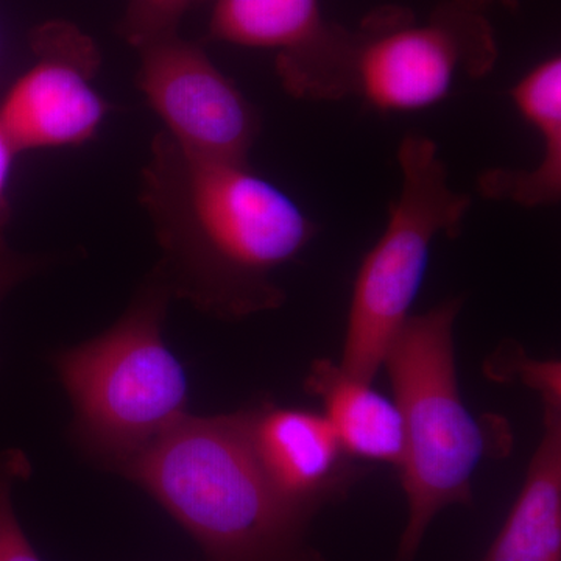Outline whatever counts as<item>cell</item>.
Here are the masks:
<instances>
[{
    "label": "cell",
    "instance_id": "6da1fadb",
    "mask_svg": "<svg viewBox=\"0 0 561 561\" xmlns=\"http://www.w3.org/2000/svg\"><path fill=\"white\" fill-rule=\"evenodd\" d=\"M140 203L172 298L220 320L279 309L287 297L273 276L317 234L300 205L249 162L198 157L165 131L151 140Z\"/></svg>",
    "mask_w": 561,
    "mask_h": 561
},
{
    "label": "cell",
    "instance_id": "7a4b0ae2",
    "mask_svg": "<svg viewBox=\"0 0 561 561\" xmlns=\"http://www.w3.org/2000/svg\"><path fill=\"white\" fill-rule=\"evenodd\" d=\"M117 472L160 502L208 561H327L308 540L312 518L261 467L247 409L186 413Z\"/></svg>",
    "mask_w": 561,
    "mask_h": 561
},
{
    "label": "cell",
    "instance_id": "3957f363",
    "mask_svg": "<svg viewBox=\"0 0 561 561\" xmlns=\"http://www.w3.org/2000/svg\"><path fill=\"white\" fill-rule=\"evenodd\" d=\"M496 57L481 11L456 0L419 24L408 11L382 10L356 32L331 25L319 44L284 61L278 77L297 99L357 98L379 113H408L445 101L461 76H485Z\"/></svg>",
    "mask_w": 561,
    "mask_h": 561
},
{
    "label": "cell",
    "instance_id": "277c9868",
    "mask_svg": "<svg viewBox=\"0 0 561 561\" xmlns=\"http://www.w3.org/2000/svg\"><path fill=\"white\" fill-rule=\"evenodd\" d=\"M171 300L153 268L108 331L55 354V370L73 405V438L111 471L187 413L186 371L162 337Z\"/></svg>",
    "mask_w": 561,
    "mask_h": 561
},
{
    "label": "cell",
    "instance_id": "5b68a950",
    "mask_svg": "<svg viewBox=\"0 0 561 561\" xmlns=\"http://www.w3.org/2000/svg\"><path fill=\"white\" fill-rule=\"evenodd\" d=\"M461 298L409 316L382 367L404 430L400 468L408 522L394 561H413L431 524L451 505L472 501V478L490 453L489 437L461 400L454 328Z\"/></svg>",
    "mask_w": 561,
    "mask_h": 561
},
{
    "label": "cell",
    "instance_id": "8992f818",
    "mask_svg": "<svg viewBox=\"0 0 561 561\" xmlns=\"http://www.w3.org/2000/svg\"><path fill=\"white\" fill-rule=\"evenodd\" d=\"M401 190L391 202L379 241L362 261L354 279L343 339V371L375 381L394 335L411 316L440 234L456 238L471 198L453 190L437 144L408 135L398 149Z\"/></svg>",
    "mask_w": 561,
    "mask_h": 561
},
{
    "label": "cell",
    "instance_id": "52a82bcc",
    "mask_svg": "<svg viewBox=\"0 0 561 561\" xmlns=\"http://www.w3.org/2000/svg\"><path fill=\"white\" fill-rule=\"evenodd\" d=\"M139 54V90L180 147L198 157L249 162L260 113L205 49L173 35Z\"/></svg>",
    "mask_w": 561,
    "mask_h": 561
},
{
    "label": "cell",
    "instance_id": "ba28073f",
    "mask_svg": "<svg viewBox=\"0 0 561 561\" xmlns=\"http://www.w3.org/2000/svg\"><path fill=\"white\" fill-rule=\"evenodd\" d=\"M31 44L35 62L0 102V128L16 153L88 142L110 113L94 88L98 46L65 21L39 25Z\"/></svg>",
    "mask_w": 561,
    "mask_h": 561
},
{
    "label": "cell",
    "instance_id": "9c48e42d",
    "mask_svg": "<svg viewBox=\"0 0 561 561\" xmlns=\"http://www.w3.org/2000/svg\"><path fill=\"white\" fill-rule=\"evenodd\" d=\"M247 411L251 445L265 474L280 496L309 518L342 500L356 482L360 470L323 413L273 402Z\"/></svg>",
    "mask_w": 561,
    "mask_h": 561
},
{
    "label": "cell",
    "instance_id": "30bf717a",
    "mask_svg": "<svg viewBox=\"0 0 561 561\" xmlns=\"http://www.w3.org/2000/svg\"><path fill=\"white\" fill-rule=\"evenodd\" d=\"M482 561H561V408H542L522 493Z\"/></svg>",
    "mask_w": 561,
    "mask_h": 561
},
{
    "label": "cell",
    "instance_id": "8fae6325",
    "mask_svg": "<svg viewBox=\"0 0 561 561\" xmlns=\"http://www.w3.org/2000/svg\"><path fill=\"white\" fill-rule=\"evenodd\" d=\"M305 389L323 404L324 419L351 459L400 468L404 430L394 401L378 393L370 382L351 378L341 365L328 359L313 362Z\"/></svg>",
    "mask_w": 561,
    "mask_h": 561
},
{
    "label": "cell",
    "instance_id": "7c38bea8",
    "mask_svg": "<svg viewBox=\"0 0 561 561\" xmlns=\"http://www.w3.org/2000/svg\"><path fill=\"white\" fill-rule=\"evenodd\" d=\"M328 28L320 0H216L209 38L289 57L311 47Z\"/></svg>",
    "mask_w": 561,
    "mask_h": 561
},
{
    "label": "cell",
    "instance_id": "4fadbf2b",
    "mask_svg": "<svg viewBox=\"0 0 561 561\" xmlns=\"http://www.w3.org/2000/svg\"><path fill=\"white\" fill-rule=\"evenodd\" d=\"M31 472V460L21 449L0 454V561H43L22 530L11 500L14 483Z\"/></svg>",
    "mask_w": 561,
    "mask_h": 561
},
{
    "label": "cell",
    "instance_id": "5bb4252c",
    "mask_svg": "<svg viewBox=\"0 0 561 561\" xmlns=\"http://www.w3.org/2000/svg\"><path fill=\"white\" fill-rule=\"evenodd\" d=\"M202 0H128L119 33L135 49L179 35L184 14Z\"/></svg>",
    "mask_w": 561,
    "mask_h": 561
},
{
    "label": "cell",
    "instance_id": "9a60e30c",
    "mask_svg": "<svg viewBox=\"0 0 561 561\" xmlns=\"http://www.w3.org/2000/svg\"><path fill=\"white\" fill-rule=\"evenodd\" d=\"M489 375L494 379L518 378L529 389L537 391L542 408H561V376L559 360H535L522 348H500L489 364Z\"/></svg>",
    "mask_w": 561,
    "mask_h": 561
},
{
    "label": "cell",
    "instance_id": "2e32d148",
    "mask_svg": "<svg viewBox=\"0 0 561 561\" xmlns=\"http://www.w3.org/2000/svg\"><path fill=\"white\" fill-rule=\"evenodd\" d=\"M41 262L16 253L0 232V301L14 286L38 271Z\"/></svg>",
    "mask_w": 561,
    "mask_h": 561
},
{
    "label": "cell",
    "instance_id": "e0dca14e",
    "mask_svg": "<svg viewBox=\"0 0 561 561\" xmlns=\"http://www.w3.org/2000/svg\"><path fill=\"white\" fill-rule=\"evenodd\" d=\"M16 154L5 133L0 128V232L10 217L9 183L11 165H13V158Z\"/></svg>",
    "mask_w": 561,
    "mask_h": 561
},
{
    "label": "cell",
    "instance_id": "ac0fdd59",
    "mask_svg": "<svg viewBox=\"0 0 561 561\" xmlns=\"http://www.w3.org/2000/svg\"><path fill=\"white\" fill-rule=\"evenodd\" d=\"M463 2L470 3V5L478 7V9H479V7L485 5V3H491V2L512 3L513 0H463Z\"/></svg>",
    "mask_w": 561,
    "mask_h": 561
}]
</instances>
